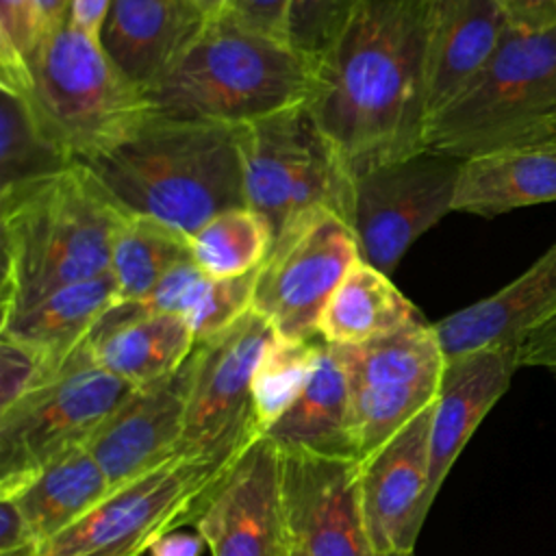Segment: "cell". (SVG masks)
<instances>
[{
  "label": "cell",
  "instance_id": "d590c367",
  "mask_svg": "<svg viewBox=\"0 0 556 556\" xmlns=\"http://www.w3.org/2000/svg\"><path fill=\"white\" fill-rule=\"evenodd\" d=\"M289 7L291 0H228L222 13L256 35L287 43Z\"/></svg>",
  "mask_w": 556,
  "mask_h": 556
},
{
  "label": "cell",
  "instance_id": "7a4b0ae2",
  "mask_svg": "<svg viewBox=\"0 0 556 556\" xmlns=\"http://www.w3.org/2000/svg\"><path fill=\"white\" fill-rule=\"evenodd\" d=\"M126 215L161 219L185 235L248 206L239 126L154 111L128 137L80 163Z\"/></svg>",
  "mask_w": 556,
  "mask_h": 556
},
{
  "label": "cell",
  "instance_id": "f546056e",
  "mask_svg": "<svg viewBox=\"0 0 556 556\" xmlns=\"http://www.w3.org/2000/svg\"><path fill=\"white\" fill-rule=\"evenodd\" d=\"M191 261L208 278H237L258 269L271 245L269 222L250 206L228 208L191 237Z\"/></svg>",
  "mask_w": 556,
  "mask_h": 556
},
{
  "label": "cell",
  "instance_id": "ab89813d",
  "mask_svg": "<svg viewBox=\"0 0 556 556\" xmlns=\"http://www.w3.org/2000/svg\"><path fill=\"white\" fill-rule=\"evenodd\" d=\"M206 543L202 534L187 532V530H176L165 536H161L150 549L148 556H202Z\"/></svg>",
  "mask_w": 556,
  "mask_h": 556
},
{
  "label": "cell",
  "instance_id": "9a60e30c",
  "mask_svg": "<svg viewBox=\"0 0 556 556\" xmlns=\"http://www.w3.org/2000/svg\"><path fill=\"white\" fill-rule=\"evenodd\" d=\"M193 526L211 556H285L282 452L267 434L245 445Z\"/></svg>",
  "mask_w": 556,
  "mask_h": 556
},
{
  "label": "cell",
  "instance_id": "7402d4cb",
  "mask_svg": "<svg viewBox=\"0 0 556 556\" xmlns=\"http://www.w3.org/2000/svg\"><path fill=\"white\" fill-rule=\"evenodd\" d=\"M91 358L109 374L141 387L174 374L193 352L189 324L174 313L113 306L87 337Z\"/></svg>",
  "mask_w": 556,
  "mask_h": 556
},
{
  "label": "cell",
  "instance_id": "d6986e66",
  "mask_svg": "<svg viewBox=\"0 0 556 556\" xmlns=\"http://www.w3.org/2000/svg\"><path fill=\"white\" fill-rule=\"evenodd\" d=\"M208 20L191 0H111L98 39L106 56L148 93Z\"/></svg>",
  "mask_w": 556,
  "mask_h": 556
},
{
  "label": "cell",
  "instance_id": "30bf717a",
  "mask_svg": "<svg viewBox=\"0 0 556 556\" xmlns=\"http://www.w3.org/2000/svg\"><path fill=\"white\" fill-rule=\"evenodd\" d=\"M332 348L348 380L356 458L380 447L439 395L445 354L426 319L365 343Z\"/></svg>",
  "mask_w": 556,
  "mask_h": 556
},
{
  "label": "cell",
  "instance_id": "bcb514c9",
  "mask_svg": "<svg viewBox=\"0 0 556 556\" xmlns=\"http://www.w3.org/2000/svg\"><path fill=\"white\" fill-rule=\"evenodd\" d=\"M554 376H556V369H554Z\"/></svg>",
  "mask_w": 556,
  "mask_h": 556
},
{
  "label": "cell",
  "instance_id": "8992f818",
  "mask_svg": "<svg viewBox=\"0 0 556 556\" xmlns=\"http://www.w3.org/2000/svg\"><path fill=\"white\" fill-rule=\"evenodd\" d=\"M28 74L24 96L76 163L109 150L154 113L148 93L106 56L100 39L72 20L43 35Z\"/></svg>",
  "mask_w": 556,
  "mask_h": 556
},
{
  "label": "cell",
  "instance_id": "6da1fadb",
  "mask_svg": "<svg viewBox=\"0 0 556 556\" xmlns=\"http://www.w3.org/2000/svg\"><path fill=\"white\" fill-rule=\"evenodd\" d=\"M428 0H361L308 104L354 178L424 152Z\"/></svg>",
  "mask_w": 556,
  "mask_h": 556
},
{
  "label": "cell",
  "instance_id": "e575fe53",
  "mask_svg": "<svg viewBox=\"0 0 556 556\" xmlns=\"http://www.w3.org/2000/svg\"><path fill=\"white\" fill-rule=\"evenodd\" d=\"M52 376L54 374H50L37 352L13 339L0 337V413Z\"/></svg>",
  "mask_w": 556,
  "mask_h": 556
},
{
  "label": "cell",
  "instance_id": "5bb4252c",
  "mask_svg": "<svg viewBox=\"0 0 556 556\" xmlns=\"http://www.w3.org/2000/svg\"><path fill=\"white\" fill-rule=\"evenodd\" d=\"M280 452L289 539L306 556H376L361 506L358 458Z\"/></svg>",
  "mask_w": 556,
  "mask_h": 556
},
{
  "label": "cell",
  "instance_id": "d6a6232c",
  "mask_svg": "<svg viewBox=\"0 0 556 556\" xmlns=\"http://www.w3.org/2000/svg\"><path fill=\"white\" fill-rule=\"evenodd\" d=\"M258 269L237 278H208L204 274L198 280L182 313L195 343L219 334L252 311Z\"/></svg>",
  "mask_w": 556,
  "mask_h": 556
},
{
  "label": "cell",
  "instance_id": "ee69618b",
  "mask_svg": "<svg viewBox=\"0 0 556 556\" xmlns=\"http://www.w3.org/2000/svg\"><path fill=\"white\" fill-rule=\"evenodd\" d=\"M541 141H556V113L549 117V122L543 128V137Z\"/></svg>",
  "mask_w": 556,
  "mask_h": 556
},
{
  "label": "cell",
  "instance_id": "52a82bcc",
  "mask_svg": "<svg viewBox=\"0 0 556 556\" xmlns=\"http://www.w3.org/2000/svg\"><path fill=\"white\" fill-rule=\"evenodd\" d=\"M250 443V441H248ZM248 443L176 454L111 491L83 519L26 556H143L165 534L195 523Z\"/></svg>",
  "mask_w": 556,
  "mask_h": 556
},
{
  "label": "cell",
  "instance_id": "e0dca14e",
  "mask_svg": "<svg viewBox=\"0 0 556 556\" xmlns=\"http://www.w3.org/2000/svg\"><path fill=\"white\" fill-rule=\"evenodd\" d=\"M191 387V356L169 376L137 387L87 439L111 491L152 471L180 450Z\"/></svg>",
  "mask_w": 556,
  "mask_h": 556
},
{
  "label": "cell",
  "instance_id": "f35d334b",
  "mask_svg": "<svg viewBox=\"0 0 556 556\" xmlns=\"http://www.w3.org/2000/svg\"><path fill=\"white\" fill-rule=\"evenodd\" d=\"M510 26L545 30L556 26V0H497Z\"/></svg>",
  "mask_w": 556,
  "mask_h": 556
},
{
  "label": "cell",
  "instance_id": "ffe728a7",
  "mask_svg": "<svg viewBox=\"0 0 556 556\" xmlns=\"http://www.w3.org/2000/svg\"><path fill=\"white\" fill-rule=\"evenodd\" d=\"M556 308V241L513 282L432 324L441 350L456 358L486 348H519Z\"/></svg>",
  "mask_w": 556,
  "mask_h": 556
},
{
  "label": "cell",
  "instance_id": "9c48e42d",
  "mask_svg": "<svg viewBox=\"0 0 556 556\" xmlns=\"http://www.w3.org/2000/svg\"><path fill=\"white\" fill-rule=\"evenodd\" d=\"M137 387L102 369L83 343L43 384L0 413V497L48 463L85 445Z\"/></svg>",
  "mask_w": 556,
  "mask_h": 556
},
{
  "label": "cell",
  "instance_id": "d4e9b609",
  "mask_svg": "<svg viewBox=\"0 0 556 556\" xmlns=\"http://www.w3.org/2000/svg\"><path fill=\"white\" fill-rule=\"evenodd\" d=\"M263 434L280 450L356 456L350 434V393L334 348L321 339L313 371L289 410Z\"/></svg>",
  "mask_w": 556,
  "mask_h": 556
},
{
  "label": "cell",
  "instance_id": "1f68e13d",
  "mask_svg": "<svg viewBox=\"0 0 556 556\" xmlns=\"http://www.w3.org/2000/svg\"><path fill=\"white\" fill-rule=\"evenodd\" d=\"M358 7L361 0H291L287 46L319 65L339 46Z\"/></svg>",
  "mask_w": 556,
  "mask_h": 556
},
{
  "label": "cell",
  "instance_id": "7c38bea8",
  "mask_svg": "<svg viewBox=\"0 0 556 556\" xmlns=\"http://www.w3.org/2000/svg\"><path fill=\"white\" fill-rule=\"evenodd\" d=\"M460 163L419 152L358 174L350 224L361 258L389 274L426 230L454 211Z\"/></svg>",
  "mask_w": 556,
  "mask_h": 556
},
{
  "label": "cell",
  "instance_id": "44dd1931",
  "mask_svg": "<svg viewBox=\"0 0 556 556\" xmlns=\"http://www.w3.org/2000/svg\"><path fill=\"white\" fill-rule=\"evenodd\" d=\"M508 26L497 0H428V117L482 70Z\"/></svg>",
  "mask_w": 556,
  "mask_h": 556
},
{
  "label": "cell",
  "instance_id": "7bdbcfd3",
  "mask_svg": "<svg viewBox=\"0 0 556 556\" xmlns=\"http://www.w3.org/2000/svg\"><path fill=\"white\" fill-rule=\"evenodd\" d=\"M200 11H204L208 17H215L219 15L224 9H226V2L228 0H191Z\"/></svg>",
  "mask_w": 556,
  "mask_h": 556
},
{
  "label": "cell",
  "instance_id": "f1b7e54d",
  "mask_svg": "<svg viewBox=\"0 0 556 556\" xmlns=\"http://www.w3.org/2000/svg\"><path fill=\"white\" fill-rule=\"evenodd\" d=\"M185 261H191L189 235L154 217L126 215L115 232L109 267L117 302L143 300L165 274Z\"/></svg>",
  "mask_w": 556,
  "mask_h": 556
},
{
  "label": "cell",
  "instance_id": "60d3db41",
  "mask_svg": "<svg viewBox=\"0 0 556 556\" xmlns=\"http://www.w3.org/2000/svg\"><path fill=\"white\" fill-rule=\"evenodd\" d=\"M111 0H72L70 20L85 33L100 37L102 22L106 17Z\"/></svg>",
  "mask_w": 556,
  "mask_h": 556
},
{
  "label": "cell",
  "instance_id": "b9f144b4",
  "mask_svg": "<svg viewBox=\"0 0 556 556\" xmlns=\"http://www.w3.org/2000/svg\"><path fill=\"white\" fill-rule=\"evenodd\" d=\"M46 33L63 26L72 13V0H37Z\"/></svg>",
  "mask_w": 556,
  "mask_h": 556
},
{
  "label": "cell",
  "instance_id": "cb8c5ba5",
  "mask_svg": "<svg viewBox=\"0 0 556 556\" xmlns=\"http://www.w3.org/2000/svg\"><path fill=\"white\" fill-rule=\"evenodd\" d=\"M117 304L115 278L111 271H104L96 278L61 287L0 321V337L30 348L43 358L50 374H56Z\"/></svg>",
  "mask_w": 556,
  "mask_h": 556
},
{
  "label": "cell",
  "instance_id": "ac0fdd59",
  "mask_svg": "<svg viewBox=\"0 0 556 556\" xmlns=\"http://www.w3.org/2000/svg\"><path fill=\"white\" fill-rule=\"evenodd\" d=\"M517 369L519 354L515 348H486L445 361L430 424L424 515L432 508L452 465L480 421L508 391Z\"/></svg>",
  "mask_w": 556,
  "mask_h": 556
},
{
  "label": "cell",
  "instance_id": "484cf974",
  "mask_svg": "<svg viewBox=\"0 0 556 556\" xmlns=\"http://www.w3.org/2000/svg\"><path fill=\"white\" fill-rule=\"evenodd\" d=\"M424 321L389 274L358 258L326 302L317 334L330 345H356Z\"/></svg>",
  "mask_w": 556,
  "mask_h": 556
},
{
  "label": "cell",
  "instance_id": "2e32d148",
  "mask_svg": "<svg viewBox=\"0 0 556 556\" xmlns=\"http://www.w3.org/2000/svg\"><path fill=\"white\" fill-rule=\"evenodd\" d=\"M434 402L358 458V493L376 556H410L426 521L428 447Z\"/></svg>",
  "mask_w": 556,
  "mask_h": 556
},
{
  "label": "cell",
  "instance_id": "603a6c76",
  "mask_svg": "<svg viewBox=\"0 0 556 556\" xmlns=\"http://www.w3.org/2000/svg\"><path fill=\"white\" fill-rule=\"evenodd\" d=\"M556 202V141L513 146L460 163L454 211L497 217Z\"/></svg>",
  "mask_w": 556,
  "mask_h": 556
},
{
  "label": "cell",
  "instance_id": "4dcf8cb0",
  "mask_svg": "<svg viewBox=\"0 0 556 556\" xmlns=\"http://www.w3.org/2000/svg\"><path fill=\"white\" fill-rule=\"evenodd\" d=\"M319 343L321 337L306 341L274 337L265 348L252 380L254 417L263 432L282 417L302 393L313 371Z\"/></svg>",
  "mask_w": 556,
  "mask_h": 556
},
{
  "label": "cell",
  "instance_id": "5b68a950",
  "mask_svg": "<svg viewBox=\"0 0 556 556\" xmlns=\"http://www.w3.org/2000/svg\"><path fill=\"white\" fill-rule=\"evenodd\" d=\"M556 113V26H508L482 70L428 117L424 152L467 161L539 143Z\"/></svg>",
  "mask_w": 556,
  "mask_h": 556
},
{
  "label": "cell",
  "instance_id": "74e56055",
  "mask_svg": "<svg viewBox=\"0 0 556 556\" xmlns=\"http://www.w3.org/2000/svg\"><path fill=\"white\" fill-rule=\"evenodd\" d=\"M37 547V539L13 500L0 497V556H26Z\"/></svg>",
  "mask_w": 556,
  "mask_h": 556
},
{
  "label": "cell",
  "instance_id": "f6af8a7d",
  "mask_svg": "<svg viewBox=\"0 0 556 556\" xmlns=\"http://www.w3.org/2000/svg\"><path fill=\"white\" fill-rule=\"evenodd\" d=\"M285 556H306V554L302 552V547H300L298 543H293V541L289 539V545H287V552H285Z\"/></svg>",
  "mask_w": 556,
  "mask_h": 556
},
{
  "label": "cell",
  "instance_id": "8fae6325",
  "mask_svg": "<svg viewBox=\"0 0 556 556\" xmlns=\"http://www.w3.org/2000/svg\"><path fill=\"white\" fill-rule=\"evenodd\" d=\"M358 258L352 226L330 208H311L274 239L258 269L252 311L280 339H315L326 302Z\"/></svg>",
  "mask_w": 556,
  "mask_h": 556
},
{
  "label": "cell",
  "instance_id": "277c9868",
  "mask_svg": "<svg viewBox=\"0 0 556 556\" xmlns=\"http://www.w3.org/2000/svg\"><path fill=\"white\" fill-rule=\"evenodd\" d=\"M315 76L317 65L287 43L256 35L219 13L148 98L163 115L243 126L308 102Z\"/></svg>",
  "mask_w": 556,
  "mask_h": 556
},
{
  "label": "cell",
  "instance_id": "4316f807",
  "mask_svg": "<svg viewBox=\"0 0 556 556\" xmlns=\"http://www.w3.org/2000/svg\"><path fill=\"white\" fill-rule=\"evenodd\" d=\"M111 493V484L85 445L48 463L11 497L24 513L37 545L61 534Z\"/></svg>",
  "mask_w": 556,
  "mask_h": 556
},
{
  "label": "cell",
  "instance_id": "8d00e7d4",
  "mask_svg": "<svg viewBox=\"0 0 556 556\" xmlns=\"http://www.w3.org/2000/svg\"><path fill=\"white\" fill-rule=\"evenodd\" d=\"M517 354L519 367L556 369V308L526 332Z\"/></svg>",
  "mask_w": 556,
  "mask_h": 556
},
{
  "label": "cell",
  "instance_id": "ba28073f",
  "mask_svg": "<svg viewBox=\"0 0 556 556\" xmlns=\"http://www.w3.org/2000/svg\"><path fill=\"white\" fill-rule=\"evenodd\" d=\"M239 148L245 204L269 222L274 239L319 206L352 222L354 174L308 102L239 126Z\"/></svg>",
  "mask_w": 556,
  "mask_h": 556
},
{
  "label": "cell",
  "instance_id": "4fadbf2b",
  "mask_svg": "<svg viewBox=\"0 0 556 556\" xmlns=\"http://www.w3.org/2000/svg\"><path fill=\"white\" fill-rule=\"evenodd\" d=\"M274 337L269 321L256 311H248L219 334L195 343L180 441L185 454L219 452L263 432L254 417L252 380Z\"/></svg>",
  "mask_w": 556,
  "mask_h": 556
},
{
  "label": "cell",
  "instance_id": "3957f363",
  "mask_svg": "<svg viewBox=\"0 0 556 556\" xmlns=\"http://www.w3.org/2000/svg\"><path fill=\"white\" fill-rule=\"evenodd\" d=\"M124 217L80 163L0 200V321L109 271Z\"/></svg>",
  "mask_w": 556,
  "mask_h": 556
},
{
  "label": "cell",
  "instance_id": "836d02e7",
  "mask_svg": "<svg viewBox=\"0 0 556 556\" xmlns=\"http://www.w3.org/2000/svg\"><path fill=\"white\" fill-rule=\"evenodd\" d=\"M43 35L37 0H0V87L28 93V59Z\"/></svg>",
  "mask_w": 556,
  "mask_h": 556
},
{
  "label": "cell",
  "instance_id": "83f0119b",
  "mask_svg": "<svg viewBox=\"0 0 556 556\" xmlns=\"http://www.w3.org/2000/svg\"><path fill=\"white\" fill-rule=\"evenodd\" d=\"M72 165L76 161L43 130L28 96L0 87V200Z\"/></svg>",
  "mask_w": 556,
  "mask_h": 556
}]
</instances>
